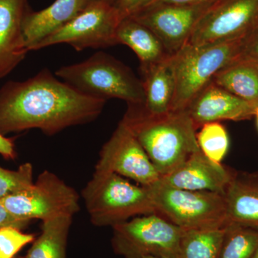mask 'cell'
I'll list each match as a JSON object with an SVG mask.
<instances>
[{
  "label": "cell",
  "mask_w": 258,
  "mask_h": 258,
  "mask_svg": "<svg viewBox=\"0 0 258 258\" xmlns=\"http://www.w3.org/2000/svg\"><path fill=\"white\" fill-rule=\"evenodd\" d=\"M106 102L79 92L43 69L27 81H10L0 88V132L35 128L55 135L96 120Z\"/></svg>",
  "instance_id": "cell-1"
},
{
  "label": "cell",
  "mask_w": 258,
  "mask_h": 258,
  "mask_svg": "<svg viewBox=\"0 0 258 258\" xmlns=\"http://www.w3.org/2000/svg\"><path fill=\"white\" fill-rule=\"evenodd\" d=\"M122 121L130 128L161 176L200 151L197 128L186 110L148 113L142 104H128Z\"/></svg>",
  "instance_id": "cell-2"
},
{
  "label": "cell",
  "mask_w": 258,
  "mask_h": 258,
  "mask_svg": "<svg viewBox=\"0 0 258 258\" xmlns=\"http://www.w3.org/2000/svg\"><path fill=\"white\" fill-rule=\"evenodd\" d=\"M82 198L96 227H112L134 217L157 213L146 186L132 184L115 173L95 171Z\"/></svg>",
  "instance_id": "cell-3"
},
{
  "label": "cell",
  "mask_w": 258,
  "mask_h": 258,
  "mask_svg": "<svg viewBox=\"0 0 258 258\" xmlns=\"http://www.w3.org/2000/svg\"><path fill=\"white\" fill-rule=\"evenodd\" d=\"M55 75L79 92L97 99L118 98L127 104L144 102L142 80L105 52H96L83 62L61 67Z\"/></svg>",
  "instance_id": "cell-4"
},
{
  "label": "cell",
  "mask_w": 258,
  "mask_h": 258,
  "mask_svg": "<svg viewBox=\"0 0 258 258\" xmlns=\"http://www.w3.org/2000/svg\"><path fill=\"white\" fill-rule=\"evenodd\" d=\"M247 38L203 45L186 44L173 55L176 91L171 111L186 109L215 75L238 57Z\"/></svg>",
  "instance_id": "cell-5"
},
{
  "label": "cell",
  "mask_w": 258,
  "mask_h": 258,
  "mask_svg": "<svg viewBox=\"0 0 258 258\" xmlns=\"http://www.w3.org/2000/svg\"><path fill=\"white\" fill-rule=\"evenodd\" d=\"M146 187L156 212L182 230H211L227 225L225 195L179 189L160 179Z\"/></svg>",
  "instance_id": "cell-6"
},
{
  "label": "cell",
  "mask_w": 258,
  "mask_h": 258,
  "mask_svg": "<svg viewBox=\"0 0 258 258\" xmlns=\"http://www.w3.org/2000/svg\"><path fill=\"white\" fill-rule=\"evenodd\" d=\"M112 228V247L123 258L179 257L184 230L159 214L134 217Z\"/></svg>",
  "instance_id": "cell-7"
},
{
  "label": "cell",
  "mask_w": 258,
  "mask_h": 258,
  "mask_svg": "<svg viewBox=\"0 0 258 258\" xmlns=\"http://www.w3.org/2000/svg\"><path fill=\"white\" fill-rule=\"evenodd\" d=\"M79 194L53 172L45 170L27 189L0 200L15 216L44 220L80 210Z\"/></svg>",
  "instance_id": "cell-8"
},
{
  "label": "cell",
  "mask_w": 258,
  "mask_h": 258,
  "mask_svg": "<svg viewBox=\"0 0 258 258\" xmlns=\"http://www.w3.org/2000/svg\"><path fill=\"white\" fill-rule=\"evenodd\" d=\"M120 20L113 5L93 3L69 23L37 42L31 51L62 43L77 51L118 45L116 30Z\"/></svg>",
  "instance_id": "cell-9"
},
{
  "label": "cell",
  "mask_w": 258,
  "mask_h": 258,
  "mask_svg": "<svg viewBox=\"0 0 258 258\" xmlns=\"http://www.w3.org/2000/svg\"><path fill=\"white\" fill-rule=\"evenodd\" d=\"M258 30V0H218L199 20L188 45L249 37Z\"/></svg>",
  "instance_id": "cell-10"
},
{
  "label": "cell",
  "mask_w": 258,
  "mask_h": 258,
  "mask_svg": "<svg viewBox=\"0 0 258 258\" xmlns=\"http://www.w3.org/2000/svg\"><path fill=\"white\" fill-rule=\"evenodd\" d=\"M95 171L115 173L144 186L157 182L161 177L142 146L122 120L102 148Z\"/></svg>",
  "instance_id": "cell-11"
},
{
  "label": "cell",
  "mask_w": 258,
  "mask_h": 258,
  "mask_svg": "<svg viewBox=\"0 0 258 258\" xmlns=\"http://www.w3.org/2000/svg\"><path fill=\"white\" fill-rule=\"evenodd\" d=\"M214 3L150 7L131 17L150 29L173 55L188 43L199 20Z\"/></svg>",
  "instance_id": "cell-12"
},
{
  "label": "cell",
  "mask_w": 258,
  "mask_h": 258,
  "mask_svg": "<svg viewBox=\"0 0 258 258\" xmlns=\"http://www.w3.org/2000/svg\"><path fill=\"white\" fill-rule=\"evenodd\" d=\"M257 106L226 91L211 81L186 107L196 128L220 120H241L251 118Z\"/></svg>",
  "instance_id": "cell-13"
},
{
  "label": "cell",
  "mask_w": 258,
  "mask_h": 258,
  "mask_svg": "<svg viewBox=\"0 0 258 258\" xmlns=\"http://www.w3.org/2000/svg\"><path fill=\"white\" fill-rule=\"evenodd\" d=\"M233 176L220 163L210 160L200 150L169 174L161 176L160 181L179 189L225 195Z\"/></svg>",
  "instance_id": "cell-14"
},
{
  "label": "cell",
  "mask_w": 258,
  "mask_h": 258,
  "mask_svg": "<svg viewBox=\"0 0 258 258\" xmlns=\"http://www.w3.org/2000/svg\"><path fill=\"white\" fill-rule=\"evenodd\" d=\"M28 0H0V79L25 58L27 52L23 25Z\"/></svg>",
  "instance_id": "cell-15"
},
{
  "label": "cell",
  "mask_w": 258,
  "mask_h": 258,
  "mask_svg": "<svg viewBox=\"0 0 258 258\" xmlns=\"http://www.w3.org/2000/svg\"><path fill=\"white\" fill-rule=\"evenodd\" d=\"M89 5L88 0H55L45 9L29 10L24 19L23 32L27 50L76 18Z\"/></svg>",
  "instance_id": "cell-16"
},
{
  "label": "cell",
  "mask_w": 258,
  "mask_h": 258,
  "mask_svg": "<svg viewBox=\"0 0 258 258\" xmlns=\"http://www.w3.org/2000/svg\"><path fill=\"white\" fill-rule=\"evenodd\" d=\"M144 109L154 115L171 111L176 91L172 55L159 63L141 69Z\"/></svg>",
  "instance_id": "cell-17"
},
{
  "label": "cell",
  "mask_w": 258,
  "mask_h": 258,
  "mask_svg": "<svg viewBox=\"0 0 258 258\" xmlns=\"http://www.w3.org/2000/svg\"><path fill=\"white\" fill-rule=\"evenodd\" d=\"M118 44L130 47L141 62V69L159 63L171 55L157 35L147 26L128 17L122 19L116 30Z\"/></svg>",
  "instance_id": "cell-18"
},
{
  "label": "cell",
  "mask_w": 258,
  "mask_h": 258,
  "mask_svg": "<svg viewBox=\"0 0 258 258\" xmlns=\"http://www.w3.org/2000/svg\"><path fill=\"white\" fill-rule=\"evenodd\" d=\"M225 198L227 224L258 227V182L233 176Z\"/></svg>",
  "instance_id": "cell-19"
},
{
  "label": "cell",
  "mask_w": 258,
  "mask_h": 258,
  "mask_svg": "<svg viewBox=\"0 0 258 258\" xmlns=\"http://www.w3.org/2000/svg\"><path fill=\"white\" fill-rule=\"evenodd\" d=\"M212 82L258 106V64L235 59L214 76Z\"/></svg>",
  "instance_id": "cell-20"
},
{
  "label": "cell",
  "mask_w": 258,
  "mask_h": 258,
  "mask_svg": "<svg viewBox=\"0 0 258 258\" xmlns=\"http://www.w3.org/2000/svg\"><path fill=\"white\" fill-rule=\"evenodd\" d=\"M72 215H62L42 221L41 233L32 242L25 258H66Z\"/></svg>",
  "instance_id": "cell-21"
},
{
  "label": "cell",
  "mask_w": 258,
  "mask_h": 258,
  "mask_svg": "<svg viewBox=\"0 0 258 258\" xmlns=\"http://www.w3.org/2000/svg\"><path fill=\"white\" fill-rule=\"evenodd\" d=\"M224 233V227L183 231L178 258H219Z\"/></svg>",
  "instance_id": "cell-22"
},
{
  "label": "cell",
  "mask_w": 258,
  "mask_h": 258,
  "mask_svg": "<svg viewBox=\"0 0 258 258\" xmlns=\"http://www.w3.org/2000/svg\"><path fill=\"white\" fill-rule=\"evenodd\" d=\"M219 258H251L258 248V227L228 223L224 227Z\"/></svg>",
  "instance_id": "cell-23"
},
{
  "label": "cell",
  "mask_w": 258,
  "mask_h": 258,
  "mask_svg": "<svg viewBox=\"0 0 258 258\" xmlns=\"http://www.w3.org/2000/svg\"><path fill=\"white\" fill-rule=\"evenodd\" d=\"M200 151L210 160L220 163L229 149L228 134L220 122H212L201 126L197 134Z\"/></svg>",
  "instance_id": "cell-24"
},
{
  "label": "cell",
  "mask_w": 258,
  "mask_h": 258,
  "mask_svg": "<svg viewBox=\"0 0 258 258\" xmlns=\"http://www.w3.org/2000/svg\"><path fill=\"white\" fill-rule=\"evenodd\" d=\"M33 183V167L30 163L22 164L17 170L0 166V200L23 191Z\"/></svg>",
  "instance_id": "cell-25"
},
{
  "label": "cell",
  "mask_w": 258,
  "mask_h": 258,
  "mask_svg": "<svg viewBox=\"0 0 258 258\" xmlns=\"http://www.w3.org/2000/svg\"><path fill=\"white\" fill-rule=\"evenodd\" d=\"M33 234L24 233L15 227L0 229V258H15L27 244L35 240Z\"/></svg>",
  "instance_id": "cell-26"
},
{
  "label": "cell",
  "mask_w": 258,
  "mask_h": 258,
  "mask_svg": "<svg viewBox=\"0 0 258 258\" xmlns=\"http://www.w3.org/2000/svg\"><path fill=\"white\" fill-rule=\"evenodd\" d=\"M154 0H115L113 6L122 20L145 9Z\"/></svg>",
  "instance_id": "cell-27"
},
{
  "label": "cell",
  "mask_w": 258,
  "mask_h": 258,
  "mask_svg": "<svg viewBox=\"0 0 258 258\" xmlns=\"http://www.w3.org/2000/svg\"><path fill=\"white\" fill-rule=\"evenodd\" d=\"M236 59L251 61L258 64V30L248 37L240 55Z\"/></svg>",
  "instance_id": "cell-28"
},
{
  "label": "cell",
  "mask_w": 258,
  "mask_h": 258,
  "mask_svg": "<svg viewBox=\"0 0 258 258\" xmlns=\"http://www.w3.org/2000/svg\"><path fill=\"white\" fill-rule=\"evenodd\" d=\"M30 222L31 220L15 216L0 203V229L5 227H15L23 230L28 227Z\"/></svg>",
  "instance_id": "cell-29"
},
{
  "label": "cell",
  "mask_w": 258,
  "mask_h": 258,
  "mask_svg": "<svg viewBox=\"0 0 258 258\" xmlns=\"http://www.w3.org/2000/svg\"><path fill=\"white\" fill-rule=\"evenodd\" d=\"M217 1H218V0H154L152 4L149 5L147 8L160 6V5H184V6H191V5L210 4V3H214Z\"/></svg>",
  "instance_id": "cell-30"
},
{
  "label": "cell",
  "mask_w": 258,
  "mask_h": 258,
  "mask_svg": "<svg viewBox=\"0 0 258 258\" xmlns=\"http://www.w3.org/2000/svg\"><path fill=\"white\" fill-rule=\"evenodd\" d=\"M0 155L5 159L13 160L17 157L14 142L13 139L6 138L4 134L0 132Z\"/></svg>",
  "instance_id": "cell-31"
},
{
  "label": "cell",
  "mask_w": 258,
  "mask_h": 258,
  "mask_svg": "<svg viewBox=\"0 0 258 258\" xmlns=\"http://www.w3.org/2000/svg\"><path fill=\"white\" fill-rule=\"evenodd\" d=\"M88 1L89 3V5L93 4V3H102L113 5L115 0H88Z\"/></svg>",
  "instance_id": "cell-32"
},
{
  "label": "cell",
  "mask_w": 258,
  "mask_h": 258,
  "mask_svg": "<svg viewBox=\"0 0 258 258\" xmlns=\"http://www.w3.org/2000/svg\"><path fill=\"white\" fill-rule=\"evenodd\" d=\"M254 115L256 116V119H257V123L258 127V106L256 108L255 113H254Z\"/></svg>",
  "instance_id": "cell-33"
},
{
  "label": "cell",
  "mask_w": 258,
  "mask_h": 258,
  "mask_svg": "<svg viewBox=\"0 0 258 258\" xmlns=\"http://www.w3.org/2000/svg\"><path fill=\"white\" fill-rule=\"evenodd\" d=\"M251 258H258V248L257 250L255 251V252H254L253 255H252V257Z\"/></svg>",
  "instance_id": "cell-34"
},
{
  "label": "cell",
  "mask_w": 258,
  "mask_h": 258,
  "mask_svg": "<svg viewBox=\"0 0 258 258\" xmlns=\"http://www.w3.org/2000/svg\"><path fill=\"white\" fill-rule=\"evenodd\" d=\"M144 258H164V257H155V256H146Z\"/></svg>",
  "instance_id": "cell-35"
},
{
  "label": "cell",
  "mask_w": 258,
  "mask_h": 258,
  "mask_svg": "<svg viewBox=\"0 0 258 258\" xmlns=\"http://www.w3.org/2000/svg\"><path fill=\"white\" fill-rule=\"evenodd\" d=\"M15 258H25V257H21V256H17Z\"/></svg>",
  "instance_id": "cell-36"
}]
</instances>
